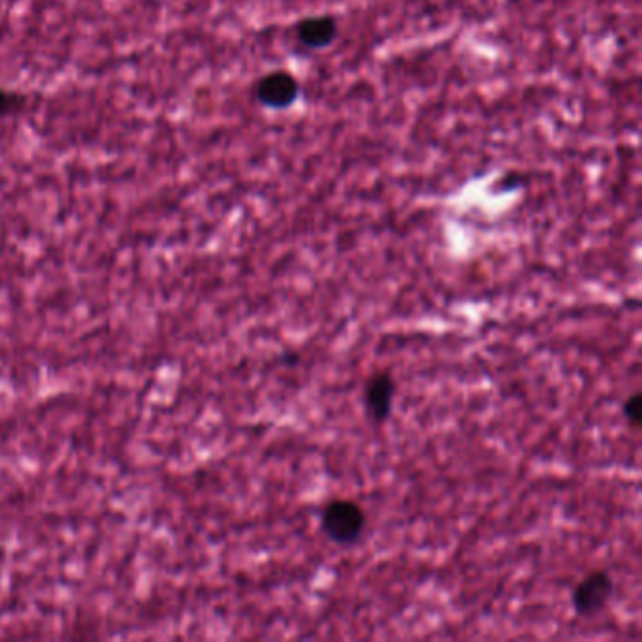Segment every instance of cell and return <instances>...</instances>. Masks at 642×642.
Listing matches in <instances>:
<instances>
[{"instance_id": "cell-7", "label": "cell", "mask_w": 642, "mask_h": 642, "mask_svg": "<svg viewBox=\"0 0 642 642\" xmlns=\"http://www.w3.org/2000/svg\"><path fill=\"white\" fill-rule=\"evenodd\" d=\"M622 415L627 420V424H631L633 430H639L642 422V396L641 392H633L631 396H627L624 403H622Z\"/></svg>"}, {"instance_id": "cell-2", "label": "cell", "mask_w": 642, "mask_h": 642, "mask_svg": "<svg viewBox=\"0 0 642 642\" xmlns=\"http://www.w3.org/2000/svg\"><path fill=\"white\" fill-rule=\"evenodd\" d=\"M614 594V580L605 569L590 571L580 578L571 594V605L578 618H594L607 609Z\"/></svg>"}, {"instance_id": "cell-3", "label": "cell", "mask_w": 642, "mask_h": 642, "mask_svg": "<svg viewBox=\"0 0 642 642\" xmlns=\"http://www.w3.org/2000/svg\"><path fill=\"white\" fill-rule=\"evenodd\" d=\"M396 392H398L396 379L388 370L375 371L366 379L362 402H364L366 417L370 418L373 424L381 426L390 420L394 411Z\"/></svg>"}, {"instance_id": "cell-1", "label": "cell", "mask_w": 642, "mask_h": 642, "mask_svg": "<svg viewBox=\"0 0 642 642\" xmlns=\"http://www.w3.org/2000/svg\"><path fill=\"white\" fill-rule=\"evenodd\" d=\"M368 526V516L353 499L328 501L321 511V530L328 541L338 546H353L360 541Z\"/></svg>"}, {"instance_id": "cell-6", "label": "cell", "mask_w": 642, "mask_h": 642, "mask_svg": "<svg viewBox=\"0 0 642 642\" xmlns=\"http://www.w3.org/2000/svg\"><path fill=\"white\" fill-rule=\"evenodd\" d=\"M25 104H27L25 95H21L19 91L0 87V119L21 112L25 108Z\"/></svg>"}, {"instance_id": "cell-4", "label": "cell", "mask_w": 642, "mask_h": 642, "mask_svg": "<svg viewBox=\"0 0 642 642\" xmlns=\"http://www.w3.org/2000/svg\"><path fill=\"white\" fill-rule=\"evenodd\" d=\"M255 97L268 110H289L300 97V81L289 70H273L257 81Z\"/></svg>"}, {"instance_id": "cell-5", "label": "cell", "mask_w": 642, "mask_h": 642, "mask_svg": "<svg viewBox=\"0 0 642 642\" xmlns=\"http://www.w3.org/2000/svg\"><path fill=\"white\" fill-rule=\"evenodd\" d=\"M338 34V21L332 16L305 17L296 25L298 42L309 49L330 48Z\"/></svg>"}]
</instances>
